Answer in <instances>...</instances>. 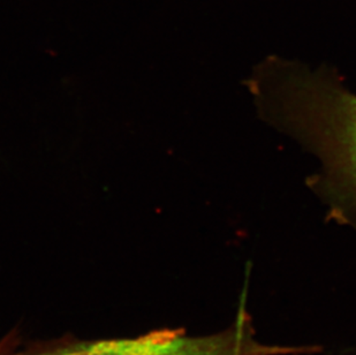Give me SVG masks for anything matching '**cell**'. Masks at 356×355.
<instances>
[{
    "mask_svg": "<svg viewBox=\"0 0 356 355\" xmlns=\"http://www.w3.org/2000/svg\"><path fill=\"white\" fill-rule=\"evenodd\" d=\"M314 347L271 345L256 338L248 314L224 331L191 336L184 329H161L133 338L81 342L44 355H300Z\"/></svg>",
    "mask_w": 356,
    "mask_h": 355,
    "instance_id": "obj_2",
    "label": "cell"
},
{
    "mask_svg": "<svg viewBox=\"0 0 356 355\" xmlns=\"http://www.w3.org/2000/svg\"><path fill=\"white\" fill-rule=\"evenodd\" d=\"M264 110L316 152L322 189L340 212H356V95L329 72L266 66L259 81Z\"/></svg>",
    "mask_w": 356,
    "mask_h": 355,
    "instance_id": "obj_1",
    "label": "cell"
}]
</instances>
